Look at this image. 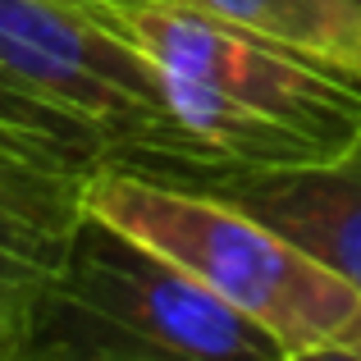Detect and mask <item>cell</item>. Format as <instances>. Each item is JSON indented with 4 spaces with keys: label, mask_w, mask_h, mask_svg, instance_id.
I'll return each mask as SVG.
<instances>
[{
    "label": "cell",
    "mask_w": 361,
    "mask_h": 361,
    "mask_svg": "<svg viewBox=\"0 0 361 361\" xmlns=\"http://www.w3.org/2000/svg\"><path fill=\"white\" fill-rule=\"evenodd\" d=\"M188 5L361 78V9L348 0H188Z\"/></svg>",
    "instance_id": "7"
},
{
    "label": "cell",
    "mask_w": 361,
    "mask_h": 361,
    "mask_svg": "<svg viewBox=\"0 0 361 361\" xmlns=\"http://www.w3.org/2000/svg\"><path fill=\"white\" fill-rule=\"evenodd\" d=\"M9 343H14V307L0 302V361H9Z\"/></svg>",
    "instance_id": "10"
},
{
    "label": "cell",
    "mask_w": 361,
    "mask_h": 361,
    "mask_svg": "<svg viewBox=\"0 0 361 361\" xmlns=\"http://www.w3.org/2000/svg\"><path fill=\"white\" fill-rule=\"evenodd\" d=\"M0 151L14 156H32L46 165H64V169H101L115 165L106 151V142L78 123L73 115L55 110L51 101H42L37 92H27L18 78H9L0 69Z\"/></svg>",
    "instance_id": "8"
},
{
    "label": "cell",
    "mask_w": 361,
    "mask_h": 361,
    "mask_svg": "<svg viewBox=\"0 0 361 361\" xmlns=\"http://www.w3.org/2000/svg\"><path fill=\"white\" fill-rule=\"evenodd\" d=\"M106 5H142V0H106Z\"/></svg>",
    "instance_id": "11"
},
{
    "label": "cell",
    "mask_w": 361,
    "mask_h": 361,
    "mask_svg": "<svg viewBox=\"0 0 361 361\" xmlns=\"http://www.w3.org/2000/svg\"><path fill=\"white\" fill-rule=\"evenodd\" d=\"M156 60L183 128L233 169H302L343 156L361 133V78L188 0L110 5Z\"/></svg>",
    "instance_id": "1"
},
{
    "label": "cell",
    "mask_w": 361,
    "mask_h": 361,
    "mask_svg": "<svg viewBox=\"0 0 361 361\" xmlns=\"http://www.w3.org/2000/svg\"><path fill=\"white\" fill-rule=\"evenodd\" d=\"M202 192L261 215L361 293V133L343 156L302 169H229Z\"/></svg>",
    "instance_id": "5"
},
{
    "label": "cell",
    "mask_w": 361,
    "mask_h": 361,
    "mask_svg": "<svg viewBox=\"0 0 361 361\" xmlns=\"http://www.w3.org/2000/svg\"><path fill=\"white\" fill-rule=\"evenodd\" d=\"M87 174L0 151V302L5 307H18L27 293H37L69 256V243L87 215L82 206Z\"/></svg>",
    "instance_id": "6"
},
{
    "label": "cell",
    "mask_w": 361,
    "mask_h": 361,
    "mask_svg": "<svg viewBox=\"0 0 361 361\" xmlns=\"http://www.w3.org/2000/svg\"><path fill=\"white\" fill-rule=\"evenodd\" d=\"M325 357H348V361H361V302H357L353 320H348V325L334 334V343L325 348Z\"/></svg>",
    "instance_id": "9"
},
{
    "label": "cell",
    "mask_w": 361,
    "mask_h": 361,
    "mask_svg": "<svg viewBox=\"0 0 361 361\" xmlns=\"http://www.w3.org/2000/svg\"><path fill=\"white\" fill-rule=\"evenodd\" d=\"M348 5H357V9H361V0H348Z\"/></svg>",
    "instance_id": "12"
},
{
    "label": "cell",
    "mask_w": 361,
    "mask_h": 361,
    "mask_svg": "<svg viewBox=\"0 0 361 361\" xmlns=\"http://www.w3.org/2000/svg\"><path fill=\"white\" fill-rule=\"evenodd\" d=\"M288 361L165 252L82 215L60 270L14 307L9 361Z\"/></svg>",
    "instance_id": "2"
},
{
    "label": "cell",
    "mask_w": 361,
    "mask_h": 361,
    "mask_svg": "<svg viewBox=\"0 0 361 361\" xmlns=\"http://www.w3.org/2000/svg\"><path fill=\"white\" fill-rule=\"evenodd\" d=\"M82 206L197 274L256 320L283 357H325L361 302L343 274L229 197L101 165L87 174Z\"/></svg>",
    "instance_id": "3"
},
{
    "label": "cell",
    "mask_w": 361,
    "mask_h": 361,
    "mask_svg": "<svg viewBox=\"0 0 361 361\" xmlns=\"http://www.w3.org/2000/svg\"><path fill=\"white\" fill-rule=\"evenodd\" d=\"M0 69L87 123L119 169L183 188L233 169L183 128L156 60L106 0H0Z\"/></svg>",
    "instance_id": "4"
}]
</instances>
